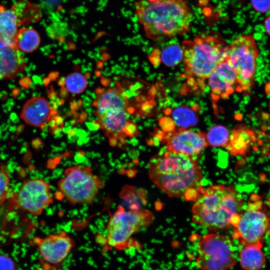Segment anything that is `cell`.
<instances>
[{
  "mask_svg": "<svg viewBox=\"0 0 270 270\" xmlns=\"http://www.w3.org/2000/svg\"><path fill=\"white\" fill-rule=\"evenodd\" d=\"M184 80L180 92L198 94L204 90L208 79L226 54L221 35L216 32H202L182 44Z\"/></svg>",
  "mask_w": 270,
  "mask_h": 270,
  "instance_id": "2",
  "label": "cell"
},
{
  "mask_svg": "<svg viewBox=\"0 0 270 270\" xmlns=\"http://www.w3.org/2000/svg\"><path fill=\"white\" fill-rule=\"evenodd\" d=\"M258 54L254 38L249 34L238 36L227 46L226 56L236 74V92L248 94L252 89Z\"/></svg>",
  "mask_w": 270,
  "mask_h": 270,
  "instance_id": "7",
  "label": "cell"
},
{
  "mask_svg": "<svg viewBox=\"0 0 270 270\" xmlns=\"http://www.w3.org/2000/svg\"><path fill=\"white\" fill-rule=\"evenodd\" d=\"M26 62L16 48L0 50V80L12 79L24 70Z\"/></svg>",
  "mask_w": 270,
  "mask_h": 270,
  "instance_id": "18",
  "label": "cell"
},
{
  "mask_svg": "<svg viewBox=\"0 0 270 270\" xmlns=\"http://www.w3.org/2000/svg\"><path fill=\"white\" fill-rule=\"evenodd\" d=\"M154 220L153 214L144 208L126 210L118 207L110 217L106 228V245L123 250L130 245L132 236L139 230L148 226Z\"/></svg>",
  "mask_w": 270,
  "mask_h": 270,
  "instance_id": "8",
  "label": "cell"
},
{
  "mask_svg": "<svg viewBox=\"0 0 270 270\" xmlns=\"http://www.w3.org/2000/svg\"><path fill=\"white\" fill-rule=\"evenodd\" d=\"M270 218L267 209L260 197L252 194L240 220L234 226L232 238L242 245H263L264 237L268 232Z\"/></svg>",
  "mask_w": 270,
  "mask_h": 270,
  "instance_id": "9",
  "label": "cell"
},
{
  "mask_svg": "<svg viewBox=\"0 0 270 270\" xmlns=\"http://www.w3.org/2000/svg\"><path fill=\"white\" fill-rule=\"evenodd\" d=\"M93 102L96 124L110 140L116 146L126 138L138 136L139 131L131 119L134 108L119 82L108 88H98Z\"/></svg>",
  "mask_w": 270,
  "mask_h": 270,
  "instance_id": "5",
  "label": "cell"
},
{
  "mask_svg": "<svg viewBox=\"0 0 270 270\" xmlns=\"http://www.w3.org/2000/svg\"><path fill=\"white\" fill-rule=\"evenodd\" d=\"M228 129L222 125L212 127L206 134L208 145L213 147L226 148L230 139Z\"/></svg>",
  "mask_w": 270,
  "mask_h": 270,
  "instance_id": "22",
  "label": "cell"
},
{
  "mask_svg": "<svg viewBox=\"0 0 270 270\" xmlns=\"http://www.w3.org/2000/svg\"><path fill=\"white\" fill-rule=\"evenodd\" d=\"M42 260L52 266H58L68 258L74 246V240L65 232L32 240Z\"/></svg>",
  "mask_w": 270,
  "mask_h": 270,
  "instance_id": "13",
  "label": "cell"
},
{
  "mask_svg": "<svg viewBox=\"0 0 270 270\" xmlns=\"http://www.w3.org/2000/svg\"><path fill=\"white\" fill-rule=\"evenodd\" d=\"M87 80L85 76L79 72H72L65 78L64 86L70 93L78 94L82 92L86 88Z\"/></svg>",
  "mask_w": 270,
  "mask_h": 270,
  "instance_id": "24",
  "label": "cell"
},
{
  "mask_svg": "<svg viewBox=\"0 0 270 270\" xmlns=\"http://www.w3.org/2000/svg\"><path fill=\"white\" fill-rule=\"evenodd\" d=\"M263 245L248 244L244 246L239 254V262L244 270H260L265 266L266 258Z\"/></svg>",
  "mask_w": 270,
  "mask_h": 270,
  "instance_id": "19",
  "label": "cell"
},
{
  "mask_svg": "<svg viewBox=\"0 0 270 270\" xmlns=\"http://www.w3.org/2000/svg\"><path fill=\"white\" fill-rule=\"evenodd\" d=\"M8 48H16V47L14 44L7 40L0 34V50Z\"/></svg>",
  "mask_w": 270,
  "mask_h": 270,
  "instance_id": "28",
  "label": "cell"
},
{
  "mask_svg": "<svg viewBox=\"0 0 270 270\" xmlns=\"http://www.w3.org/2000/svg\"><path fill=\"white\" fill-rule=\"evenodd\" d=\"M210 0H198V4L200 6H206V5Z\"/></svg>",
  "mask_w": 270,
  "mask_h": 270,
  "instance_id": "30",
  "label": "cell"
},
{
  "mask_svg": "<svg viewBox=\"0 0 270 270\" xmlns=\"http://www.w3.org/2000/svg\"><path fill=\"white\" fill-rule=\"evenodd\" d=\"M134 5L138 20L152 40L172 38L190 30L193 14L185 0H140Z\"/></svg>",
  "mask_w": 270,
  "mask_h": 270,
  "instance_id": "4",
  "label": "cell"
},
{
  "mask_svg": "<svg viewBox=\"0 0 270 270\" xmlns=\"http://www.w3.org/2000/svg\"><path fill=\"white\" fill-rule=\"evenodd\" d=\"M256 140L257 134L254 130L245 125H238L230 132L226 148L231 156H245Z\"/></svg>",
  "mask_w": 270,
  "mask_h": 270,
  "instance_id": "17",
  "label": "cell"
},
{
  "mask_svg": "<svg viewBox=\"0 0 270 270\" xmlns=\"http://www.w3.org/2000/svg\"><path fill=\"white\" fill-rule=\"evenodd\" d=\"M9 170L6 164L0 162V205L5 202L10 183Z\"/></svg>",
  "mask_w": 270,
  "mask_h": 270,
  "instance_id": "25",
  "label": "cell"
},
{
  "mask_svg": "<svg viewBox=\"0 0 270 270\" xmlns=\"http://www.w3.org/2000/svg\"><path fill=\"white\" fill-rule=\"evenodd\" d=\"M58 194L72 204L92 203L104 182L91 168L76 165L67 168L58 184Z\"/></svg>",
  "mask_w": 270,
  "mask_h": 270,
  "instance_id": "6",
  "label": "cell"
},
{
  "mask_svg": "<svg viewBox=\"0 0 270 270\" xmlns=\"http://www.w3.org/2000/svg\"><path fill=\"white\" fill-rule=\"evenodd\" d=\"M53 113L54 110L44 98L34 96L24 104L20 117L28 124L44 129Z\"/></svg>",
  "mask_w": 270,
  "mask_h": 270,
  "instance_id": "15",
  "label": "cell"
},
{
  "mask_svg": "<svg viewBox=\"0 0 270 270\" xmlns=\"http://www.w3.org/2000/svg\"><path fill=\"white\" fill-rule=\"evenodd\" d=\"M146 1H147V2H156L158 0H144Z\"/></svg>",
  "mask_w": 270,
  "mask_h": 270,
  "instance_id": "31",
  "label": "cell"
},
{
  "mask_svg": "<svg viewBox=\"0 0 270 270\" xmlns=\"http://www.w3.org/2000/svg\"><path fill=\"white\" fill-rule=\"evenodd\" d=\"M150 180L172 198L194 200L202 180V168L194 158L166 151L154 156L148 170Z\"/></svg>",
  "mask_w": 270,
  "mask_h": 270,
  "instance_id": "1",
  "label": "cell"
},
{
  "mask_svg": "<svg viewBox=\"0 0 270 270\" xmlns=\"http://www.w3.org/2000/svg\"><path fill=\"white\" fill-rule=\"evenodd\" d=\"M158 54L161 61L169 66H174L182 60V48L176 44L164 46Z\"/></svg>",
  "mask_w": 270,
  "mask_h": 270,
  "instance_id": "23",
  "label": "cell"
},
{
  "mask_svg": "<svg viewBox=\"0 0 270 270\" xmlns=\"http://www.w3.org/2000/svg\"><path fill=\"white\" fill-rule=\"evenodd\" d=\"M194 202L192 222L210 231L234 227L242 210V198L232 185L201 186Z\"/></svg>",
  "mask_w": 270,
  "mask_h": 270,
  "instance_id": "3",
  "label": "cell"
},
{
  "mask_svg": "<svg viewBox=\"0 0 270 270\" xmlns=\"http://www.w3.org/2000/svg\"><path fill=\"white\" fill-rule=\"evenodd\" d=\"M16 264L10 256L0 254V270H16Z\"/></svg>",
  "mask_w": 270,
  "mask_h": 270,
  "instance_id": "27",
  "label": "cell"
},
{
  "mask_svg": "<svg viewBox=\"0 0 270 270\" xmlns=\"http://www.w3.org/2000/svg\"><path fill=\"white\" fill-rule=\"evenodd\" d=\"M156 136L166 150L194 158L208 146L206 134L190 129L160 131Z\"/></svg>",
  "mask_w": 270,
  "mask_h": 270,
  "instance_id": "12",
  "label": "cell"
},
{
  "mask_svg": "<svg viewBox=\"0 0 270 270\" xmlns=\"http://www.w3.org/2000/svg\"><path fill=\"white\" fill-rule=\"evenodd\" d=\"M270 16H268L264 21V28L266 33L270 35Z\"/></svg>",
  "mask_w": 270,
  "mask_h": 270,
  "instance_id": "29",
  "label": "cell"
},
{
  "mask_svg": "<svg viewBox=\"0 0 270 270\" xmlns=\"http://www.w3.org/2000/svg\"><path fill=\"white\" fill-rule=\"evenodd\" d=\"M18 18L15 10L0 5V34L14 46V38L18 31Z\"/></svg>",
  "mask_w": 270,
  "mask_h": 270,
  "instance_id": "20",
  "label": "cell"
},
{
  "mask_svg": "<svg viewBox=\"0 0 270 270\" xmlns=\"http://www.w3.org/2000/svg\"><path fill=\"white\" fill-rule=\"evenodd\" d=\"M207 82L214 102L228 98L236 90V72L228 60L226 54L210 75Z\"/></svg>",
  "mask_w": 270,
  "mask_h": 270,
  "instance_id": "14",
  "label": "cell"
},
{
  "mask_svg": "<svg viewBox=\"0 0 270 270\" xmlns=\"http://www.w3.org/2000/svg\"><path fill=\"white\" fill-rule=\"evenodd\" d=\"M196 264L200 270H228L236 259L231 239L226 236L210 233L198 244Z\"/></svg>",
  "mask_w": 270,
  "mask_h": 270,
  "instance_id": "10",
  "label": "cell"
},
{
  "mask_svg": "<svg viewBox=\"0 0 270 270\" xmlns=\"http://www.w3.org/2000/svg\"><path fill=\"white\" fill-rule=\"evenodd\" d=\"M250 4L257 12L264 14L270 10V0H250Z\"/></svg>",
  "mask_w": 270,
  "mask_h": 270,
  "instance_id": "26",
  "label": "cell"
},
{
  "mask_svg": "<svg viewBox=\"0 0 270 270\" xmlns=\"http://www.w3.org/2000/svg\"><path fill=\"white\" fill-rule=\"evenodd\" d=\"M40 38L38 32L30 28L18 30L14 38L16 48L26 53H30L39 46Z\"/></svg>",
  "mask_w": 270,
  "mask_h": 270,
  "instance_id": "21",
  "label": "cell"
},
{
  "mask_svg": "<svg viewBox=\"0 0 270 270\" xmlns=\"http://www.w3.org/2000/svg\"><path fill=\"white\" fill-rule=\"evenodd\" d=\"M200 107L198 104L192 106L182 105L175 108L170 112V120L166 124H162V131L174 129H188L195 126L199 119Z\"/></svg>",
  "mask_w": 270,
  "mask_h": 270,
  "instance_id": "16",
  "label": "cell"
},
{
  "mask_svg": "<svg viewBox=\"0 0 270 270\" xmlns=\"http://www.w3.org/2000/svg\"><path fill=\"white\" fill-rule=\"evenodd\" d=\"M10 202L12 208L32 216H39L53 202L50 186L42 178L26 179L12 196Z\"/></svg>",
  "mask_w": 270,
  "mask_h": 270,
  "instance_id": "11",
  "label": "cell"
}]
</instances>
